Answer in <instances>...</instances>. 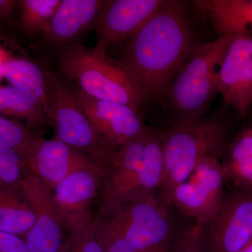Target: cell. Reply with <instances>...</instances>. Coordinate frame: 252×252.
Masks as SVG:
<instances>
[{"mask_svg": "<svg viewBox=\"0 0 252 252\" xmlns=\"http://www.w3.org/2000/svg\"><path fill=\"white\" fill-rule=\"evenodd\" d=\"M195 48L180 1H165L153 17L126 43L119 64L144 102L160 98Z\"/></svg>", "mask_w": 252, "mask_h": 252, "instance_id": "6da1fadb", "label": "cell"}, {"mask_svg": "<svg viewBox=\"0 0 252 252\" xmlns=\"http://www.w3.org/2000/svg\"><path fill=\"white\" fill-rule=\"evenodd\" d=\"M96 161L103 170V200L127 201L158 193L165 172L161 135L149 130Z\"/></svg>", "mask_w": 252, "mask_h": 252, "instance_id": "7a4b0ae2", "label": "cell"}, {"mask_svg": "<svg viewBox=\"0 0 252 252\" xmlns=\"http://www.w3.org/2000/svg\"><path fill=\"white\" fill-rule=\"evenodd\" d=\"M158 194L127 201L103 200L94 221L142 252H170L179 229Z\"/></svg>", "mask_w": 252, "mask_h": 252, "instance_id": "3957f363", "label": "cell"}, {"mask_svg": "<svg viewBox=\"0 0 252 252\" xmlns=\"http://www.w3.org/2000/svg\"><path fill=\"white\" fill-rule=\"evenodd\" d=\"M162 137L165 172L158 194L170 207L176 187L191 175L202 160L220 158L223 153L226 130L217 121L180 119Z\"/></svg>", "mask_w": 252, "mask_h": 252, "instance_id": "277c9868", "label": "cell"}, {"mask_svg": "<svg viewBox=\"0 0 252 252\" xmlns=\"http://www.w3.org/2000/svg\"><path fill=\"white\" fill-rule=\"evenodd\" d=\"M60 70L75 81L80 91L99 100L128 106L139 112L144 100L125 69L107 54L74 43L63 50Z\"/></svg>", "mask_w": 252, "mask_h": 252, "instance_id": "5b68a950", "label": "cell"}, {"mask_svg": "<svg viewBox=\"0 0 252 252\" xmlns=\"http://www.w3.org/2000/svg\"><path fill=\"white\" fill-rule=\"evenodd\" d=\"M233 36H220L195 48L172 81L170 98L180 119H200L218 93L216 67L221 64Z\"/></svg>", "mask_w": 252, "mask_h": 252, "instance_id": "8992f818", "label": "cell"}, {"mask_svg": "<svg viewBox=\"0 0 252 252\" xmlns=\"http://www.w3.org/2000/svg\"><path fill=\"white\" fill-rule=\"evenodd\" d=\"M48 87V118L56 131V138L93 158L104 149L99 136L78 101L77 94L49 71L45 72Z\"/></svg>", "mask_w": 252, "mask_h": 252, "instance_id": "52a82bcc", "label": "cell"}, {"mask_svg": "<svg viewBox=\"0 0 252 252\" xmlns=\"http://www.w3.org/2000/svg\"><path fill=\"white\" fill-rule=\"evenodd\" d=\"M225 179L224 167L219 158L205 157L191 175L176 187L172 205L202 228L217 213L224 200Z\"/></svg>", "mask_w": 252, "mask_h": 252, "instance_id": "ba28073f", "label": "cell"}, {"mask_svg": "<svg viewBox=\"0 0 252 252\" xmlns=\"http://www.w3.org/2000/svg\"><path fill=\"white\" fill-rule=\"evenodd\" d=\"M201 232L207 252H240L246 248L252 240V189L225 195Z\"/></svg>", "mask_w": 252, "mask_h": 252, "instance_id": "9c48e42d", "label": "cell"}, {"mask_svg": "<svg viewBox=\"0 0 252 252\" xmlns=\"http://www.w3.org/2000/svg\"><path fill=\"white\" fill-rule=\"evenodd\" d=\"M103 170L99 162L68 176L53 189V198L64 228L70 233L94 225L92 205L102 188Z\"/></svg>", "mask_w": 252, "mask_h": 252, "instance_id": "30bf717a", "label": "cell"}, {"mask_svg": "<svg viewBox=\"0 0 252 252\" xmlns=\"http://www.w3.org/2000/svg\"><path fill=\"white\" fill-rule=\"evenodd\" d=\"M76 94L106 150L119 148L149 130L139 112L128 106L93 98L80 91Z\"/></svg>", "mask_w": 252, "mask_h": 252, "instance_id": "8fae6325", "label": "cell"}, {"mask_svg": "<svg viewBox=\"0 0 252 252\" xmlns=\"http://www.w3.org/2000/svg\"><path fill=\"white\" fill-rule=\"evenodd\" d=\"M19 189L36 215L35 224L25 236L30 252H61L66 240L63 236L64 225L52 190L30 172L25 174Z\"/></svg>", "mask_w": 252, "mask_h": 252, "instance_id": "7c38bea8", "label": "cell"}, {"mask_svg": "<svg viewBox=\"0 0 252 252\" xmlns=\"http://www.w3.org/2000/svg\"><path fill=\"white\" fill-rule=\"evenodd\" d=\"M217 91L225 104L245 117L252 104V36L250 33L233 36L220 69Z\"/></svg>", "mask_w": 252, "mask_h": 252, "instance_id": "4fadbf2b", "label": "cell"}, {"mask_svg": "<svg viewBox=\"0 0 252 252\" xmlns=\"http://www.w3.org/2000/svg\"><path fill=\"white\" fill-rule=\"evenodd\" d=\"M162 0L107 1L95 25L94 49L107 54L110 46L128 40L160 9Z\"/></svg>", "mask_w": 252, "mask_h": 252, "instance_id": "5bb4252c", "label": "cell"}, {"mask_svg": "<svg viewBox=\"0 0 252 252\" xmlns=\"http://www.w3.org/2000/svg\"><path fill=\"white\" fill-rule=\"evenodd\" d=\"M28 171L52 190L68 176L96 162L90 156L77 152L59 139L37 137L23 159Z\"/></svg>", "mask_w": 252, "mask_h": 252, "instance_id": "9a60e30c", "label": "cell"}, {"mask_svg": "<svg viewBox=\"0 0 252 252\" xmlns=\"http://www.w3.org/2000/svg\"><path fill=\"white\" fill-rule=\"evenodd\" d=\"M105 0H61L44 32L51 44L62 45L74 40L91 26H95Z\"/></svg>", "mask_w": 252, "mask_h": 252, "instance_id": "2e32d148", "label": "cell"}, {"mask_svg": "<svg viewBox=\"0 0 252 252\" xmlns=\"http://www.w3.org/2000/svg\"><path fill=\"white\" fill-rule=\"evenodd\" d=\"M0 114L27 121L28 127L49 125L45 104L34 91L14 86L0 85Z\"/></svg>", "mask_w": 252, "mask_h": 252, "instance_id": "e0dca14e", "label": "cell"}, {"mask_svg": "<svg viewBox=\"0 0 252 252\" xmlns=\"http://www.w3.org/2000/svg\"><path fill=\"white\" fill-rule=\"evenodd\" d=\"M208 11L220 36L249 33L252 28V0H214L197 1Z\"/></svg>", "mask_w": 252, "mask_h": 252, "instance_id": "ac0fdd59", "label": "cell"}, {"mask_svg": "<svg viewBox=\"0 0 252 252\" xmlns=\"http://www.w3.org/2000/svg\"><path fill=\"white\" fill-rule=\"evenodd\" d=\"M18 190L0 189V230L26 236L35 224L34 209Z\"/></svg>", "mask_w": 252, "mask_h": 252, "instance_id": "d6986e66", "label": "cell"}, {"mask_svg": "<svg viewBox=\"0 0 252 252\" xmlns=\"http://www.w3.org/2000/svg\"><path fill=\"white\" fill-rule=\"evenodd\" d=\"M1 74L11 86L36 93L44 101L48 117L49 87L44 71L28 60L12 57L6 53L1 63Z\"/></svg>", "mask_w": 252, "mask_h": 252, "instance_id": "ffe728a7", "label": "cell"}, {"mask_svg": "<svg viewBox=\"0 0 252 252\" xmlns=\"http://www.w3.org/2000/svg\"><path fill=\"white\" fill-rule=\"evenodd\" d=\"M223 167L225 177L240 189H252V128L243 132L232 144Z\"/></svg>", "mask_w": 252, "mask_h": 252, "instance_id": "44dd1931", "label": "cell"}, {"mask_svg": "<svg viewBox=\"0 0 252 252\" xmlns=\"http://www.w3.org/2000/svg\"><path fill=\"white\" fill-rule=\"evenodd\" d=\"M61 3V0L18 1L23 29L32 34L44 32Z\"/></svg>", "mask_w": 252, "mask_h": 252, "instance_id": "7402d4cb", "label": "cell"}, {"mask_svg": "<svg viewBox=\"0 0 252 252\" xmlns=\"http://www.w3.org/2000/svg\"><path fill=\"white\" fill-rule=\"evenodd\" d=\"M36 136L29 127L0 114V144L14 149L23 159Z\"/></svg>", "mask_w": 252, "mask_h": 252, "instance_id": "603a6c76", "label": "cell"}, {"mask_svg": "<svg viewBox=\"0 0 252 252\" xmlns=\"http://www.w3.org/2000/svg\"><path fill=\"white\" fill-rule=\"evenodd\" d=\"M26 170L23 158L14 149L0 144V189L20 190Z\"/></svg>", "mask_w": 252, "mask_h": 252, "instance_id": "cb8c5ba5", "label": "cell"}, {"mask_svg": "<svg viewBox=\"0 0 252 252\" xmlns=\"http://www.w3.org/2000/svg\"><path fill=\"white\" fill-rule=\"evenodd\" d=\"M61 252H104L97 240L93 225L85 230L70 233Z\"/></svg>", "mask_w": 252, "mask_h": 252, "instance_id": "d4e9b609", "label": "cell"}, {"mask_svg": "<svg viewBox=\"0 0 252 252\" xmlns=\"http://www.w3.org/2000/svg\"><path fill=\"white\" fill-rule=\"evenodd\" d=\"M170 252H207L201 228L194 224L179 229Z\"/></svg>", "mask_w": 252, "mask_h": 252, "instance_id": "484cf974", "label": "cell"}, {"mask_svg": "<svg viewBox=\"0 0 252 252\" xmlns=\"http://www.w3.org/2000/svg\"><path fill=\"white\" fill-rule=\"evenodd\" d=\"M94 228L104 252H142L131 247L115 232L94 220Z\"/></svg>", "mask_w": 252, "mask_h": 252, "instance_id": "4316f807", "label": "cell"}, {"mask_svg": "<svg viewBox=\"0 0 252 252\" xmlns=\"http://www.w3.org/2000/svg\"><path fill=\"white\" fill-rule=\"evenodd\" d=\"M0 252H30L26 242L18 235L0 230Z\"/></svg>", "mask_w": 252, "mask_h": 252, "instance_id": "83f0119b", "label": "cell"}, {"mask_svg": "<svg viewBox=\"0 0 252 252\" xmlns=\"http://www.w3.org/2000/svg\"><path fill=\"white\" fill-rule=\"evenodd\" d=\"M18 1L14 0H0V20L9 17Z\"/></svg>", "mask_w": 252, "mask_h": 252, "instance_id": "f1b7e54d", "label": "cell"}, {"mask_svg": "<svg viewBox=\"0 0 252 252\" xmlns=\"http://www.w3.org/2000/svg\"><path fill=\"white\" fill-rule=\"evenodd\" d=\"M6 54V51L0 47V81H1V79H2L3 77L2 74H1V63H2L3 59H4Z\"/></svg>", "mask_w": 252, "mask_h": 252, "instance_id": "f546056e", "label": "cell"}, {"mask_svg": "<svg viewBox=\"0 0 252 252\" xmlns=\"http://www.w3.org/2000/svg\"><path fill=\"white\" fill-rule=\"evenodd\" d=\"M240 252H252V240L251 243L249 244L248 246Z\"/></svg>", "mask_w": 252, "mask_h": 252, "instance_id": "4dcf8cb0", "label": "cell"}]
</instances>
